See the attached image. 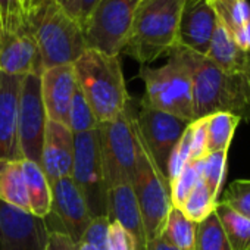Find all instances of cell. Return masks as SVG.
Segmentation results:
<instances>
[{
    "label": "cell",
    "instance_id": "6da1fadb",
    "mask_svg": "<svg viewBox=\"0 0 250 250\" xmlns=\"http://www.w3.org/2000/svg\"><path fill=\"white\" fill-rule=\"evenodd\" d=\"M183 50L191 71L194 121L224 112L250 124V71L225 72L206 56Z\"/></svg>",
    "mask_w": 250,
    "mask_h": 250
},
{
    "label": "cell",
    "instance_id": "7a4b0ae2",
    "mask_svg": "<svg viewBox=\"0 0 250 250\" xmlns=\"http://www.w3.org/2000/svg\"><path fill=\"white\" fill-rule=\"evenodd\" d=\"M74 71L78 90L99 124L112 121L130 103L119 56L87 49L75 61Z\"/></svg>",
    "mask_w": 250,
    "mask_h": 250
},
{
    "label": "cell",
    "instance_id": "3957f363",
    "mask_svg": "<svg viewBox=\"0 0 250 250\" xmlns=\"http://www.w3.org/2000/svg\"><path fill=\"white\" fill-rule=\"evenodd\" d=\"M184 0H143L122 53L147 66L178 46V22Z\"/></svg>",
    "mask_w": 250,
    "mask_h": 250
},
{
    "label": "cell",
    "instance_id": "277c9868",
    "mask_svg": "<svg viewBox=\"0 0 250 250\" xmlns=\"http://www.w3.org/2000/svg\"><path fill=\"white\" fill-rule=\"evenodd\" d=\"M27 33L40 52L44 69L74 65L87 50L83 24L65 12L55 0L27 17Z\"/></svg>",
    "mask_w": 250,
    "mask_h": 250
},
{
    "label": "cell",
    "instance_id": "5b68a950",
    "mask_svg": "<svg viewBox=\"0 0 250 250\" xmlns=\"http://www.w3.org/2000/svg\"><path fill=\"white\" fill-rule=\"evenodd\" d=\"M140 78L146 87L142 103L187 122L194 121L191 71L181 47L177 46L162 66H142Z\"/></svg>",
    "mask_w": 250,
    "mask_h": 250
},
{
    "label": "cell",
    "instance_id": "8992f818",
    "mask_svg": "<svg viewBox=\"0 0 250 250\" xmlns=\"http://www.w3.org/2000/svg\"><path fill=\"white\" fill-rule=\"evenodd\" d=\"M99 142L107 190L131 184L137 158V113L133 100L116 118L99 124Z\"/></svg>",
    "mask_w": 250,
    "mask_h": 250
},
{
    "label": "cell",
    "instance_id": "52a82bcc",
    "mask_svg": "<svg viewBox=\"0 0 250 250\" xmlns=\"http://www.w3.org/2000/svg\"><path fill=\"white\" fill-rule=\"evenodd\" d=\"M131 186L137 199L147 241L159 238L172 208L171 186L169 180L155 164L140 134L137 136V158Z\"/></svg>",
    "mask_w": 250,
    "mask_h": 250
},
{
    "label": "cell",
    "instance_id": "ba28073f",
    "mask_svg": "<svg viewBox=\"0 0 250 250\" xmlns=\"http://www.w3.org/2000/svg\"><path fill=\"white\" fill-rule=\"evenodd\" d=\"M143 0H99L83 21L87 49L119 56Z\"/></svg>",
    "mask_w": 250,
    "mask_h": 250
},
{
    "label": "cell",
    "instance_id": "9c48e42d",
    "mask_svg": "<svg viewBox=\"0 0 250 250\" xmlns=\"http://www.w3.org/2000/svg\"><path fill=\"white\" fill-rule=\"evenodd\" d=\"M74 142L75 153L71 178L83 194L91 216H107L109 190L100 155L99 130L75 134Z\"/></svg>",
    "mask_w": 250,
    "mask_h": 250
},
{
    "label": "cell",
    "instance_id": "30bf717a",
    "mask_svg": "<svg viewBox=\"0 0 250 250\" xmlns=\"http://www.w3.org/2000/svg\"><path fill=\"white\" fill-rule=\"evenodd\" d=\"M47 113L42 96V74L22 78L18 109V146L22 159L42 164Z\"/></svg>",
    "mask_w": 250,
    "mask_h": 250
},
{
    "label": "cell",
    "instance_id": "8fae6325",
    "mask_svg": "<svg viewBox=\"0 0 250 250\" xmlns=\"http://www.w3.org/2000/svg\"><path fill=\"white\" fill-rule=\"evenodd\" d=\"M188 125L190 122L178 116L153 109L140 102V110L137 113L139 134L155 164L167 178L171 153Z\"/></svg>",
    "mask_w": 250,
    "mask_h": 250
},
{
    "label": "cell",
    "instance_id": "7c38bea8",
    "mask_svg": "<svg viewBox=\"0 0 250 250\" xmlns=\"http://www.w3.org/2000/svg\"><path fill=\"white\" fill-rule=\"evenodd\" d=\"M50 184L52 206L50 213L44 218L47 228L55 224L59 225L56 231L68 234L75 243H78L93 219L88 206L77 188L71 177L58 178Z\"/></svg>",
    "mask_w": 250,
    "mask_h": 250
},
{
    "label": "cell",
    "instance_id": "4fadbf2b",
    "mask_svg": "<svg viewBox=\"0 0 250 250\" xmlns=\"http://www.w3.org/2000/svg\"><path fill=\"white\" fill-rule=\"evenodd\" d=\"M47 240L43 218L0 202V250H46Z\"/></svg>",
    "mask_w": 250,
    "mask_h": 250
},
{
    "label": "cell",
    "instance_id": "5bb4252c",
    "mask_svg": "<svg viewBox=\"0 0 250 250\" xmlns=\"http://www.w3.org/2000/svg\"><path fill=\"white\" fill-rule=\"evenodd\" d=\"M215 20L209 0H184L178 22V47L206 56Z\"/></svg>",
    "mask_w": 250,
    "mask_h": 250
},
{
    "label": "cell",
    "instance_id": "9a60e30c",
    "mask_svg": "<svg viewBox=\"0 0 250 250\" xmlns=\"http://www.w3.org/2000/svg\"><path fill=\"white\" fill-rule=\"evenodd\" d=\"M22 78L0 72V161L22 159L18 146V109Z\"/></svg>",
    "mask_w": 250,
    "mask_h": 250
},
{
    "label": "cell",
    "instance_id": "2e32d148",
    "mask_svg": "<svg viewBox=\"0 0 250 250\" xmlns=\"http://www.w3.org/2000/svg\"><path fill=\"white\" fill-rule=\"evenodd\" d=\"M44 71L40 52L27 31H6L0 28V72L25 77Z\"/></svg>",
    "mask_w": 250,
    "mask_h": 250
},
{
    "label": "cell",
    "instance_id": "e0dca14e",
    "mask_svg": "<svg viewBox=\"0 0 250 250\" xmlns=\"http://www.w3.org/2000/svg\"><path fill=\"white\" fill-rule=\"evenodd\" d=\"M75 142L72 131L63 124L47 119L40 167L49 183L72 175Z\"/></svg>",
    "mask_w": 250,
    "mask_h": 250
},
{
    "label": "cell",
    "instance_id": "ac0fdd59",
    "mask_svg": "<svg viewBox=\"0 0 250 250\" xmlns=\"http://www.w3.org/2000/svg\"><path fill=\"white\" fill-rule=\"evenodd\" d=\"M78 90L74 65H59L42 72V96L47 119L66 125L72 99Z\"/></svg>",
    "mask_w": 250,
    "mask_h": 250
},
{
    "label": "cell",
    "instance_id": "d6986e66",
    "mask_svg": "<svg viewBox=\"0 0 250 250\" xmlns=\"http://www.w3.org/2000/svg\"><path fill=\"white\" fill-rule=\"evenodd\" d=\"M107 218L110 222L121 224L134 237L136 250H147V237L131 184H119L109 190Z\"/></svg>",
    "mask_w": 250,
    "mask_h": 250
},
{
    "label": "cell",
    "instance_id": "ffe728a7",
    "mask_svg": "<svg viewBox=\"0 0 250 250\" xmlns=\"http://www.w3.org/2000/svg\"><path fill=\"white\" fill-rule=\"evenodd\" d=\"M206 58L225 72L250 71V53L243 52L235 44L229 28L219 17L215 20V28Z\"/></svg>",
    "mask_w": 250,
    "mask_h": 250
},
{
    "label": "cell",
    "instance_id": "44dd1931",
    "mask_svg": "<svg viewBox=\"0 0 250 250\" xmlns=\"http://www.w3.org/2000/svg\"><path fill=\"white\" fill-rule=\"evenodd\" d=\"M0 202L31 213L22 159L0 161Z\"/></svg>",
    "mask_w": 250,
    "mask_h": 250
},
{
    "label": "cell",
    "instance_id": "7402d4cb",
    "mask_svg": "<svg viewBox=\"0 0 250 250\" xmlns=\"http://www.w3.org/2000/svg\"><path fill=\"white\" fill-rule=\"evenodd\" d=\"M22 169L31 215L44 219L49 216L52 206V191L47 177L44 175L42 167L31 161L22 159Z\"/></svg>",
    "mask_w": 250,
    "mask_h": 250
},
{
    "label": "cell",
    "instance_id": "603a6c76",
    "mask_svg": "<svg viewBox=\"0 0 250 250\" xmlns=\"http://www.w3.org/2000/svg\"><path fill=\"white\" fill-rule=\"evenodd\" d=\"M215 213L231 250H250V218L243 216L218 200Z\"/></svg>",
    "mask_w": 250,
    "mask_h": 250
},
{
    "label": "cell",
    "instance_id": "cb8c5ba5",
    "mask_svg": "<svg viewBox=\"0 0 250 250\" xmlns=\"http://www.w3.org/2000/svg\"><path fill=\"white\" fill-rule=\"evenodd\" d=\"M241 121L231 113H213L206 116L208 153L228 152L234 133Z\"/></svg>",
    "mask_w": 250,
    "mask_h": 250
},
{
    "label": "cell",
    "instance_id": "d4e9b609",
    "mask_svg": "<svg viewBox=\"0 0 250 250\" xmlns=\"http://www.w3.org/2000/svg\"><path fill=\"white\" fill-rule=\"evenodd\" d=\"M196 227L197 224L188 219L181 209L171 208L165 227L162 229L161 238L167 243L178 247L180 250H193L194 237H196Z\"/></svg>",
    "mask_w": 250,
    "mask_h": 250
},
{
    "label": "cell",
    "instance_id": "484cf974",
    "mask_svg": "<svg viewBox=\"0 0 250 250\" xmlns=\"http://www.w3.org/2000/svg\"><path fill=\"white\" fill-rule=\"evenodd\" d=\"M193 250H231L215 212L197 224Z\"/></svg>",
    "mask_w": 250,
    "mask_h": 250
},
{
    "label": "cell",
    "instance_id": "4316f807",
    "mask_svg": "<svg viewBox=\"0 0 250 250\" xmlns=\"http://www.w3.org/2000/svg\"><path fill=\"white\" fill-rule=\"evenodd\" d=\"M216 203H218V199L213 197V194L200 180L180 209L188 219L199 224L203 219H206L212 212H215Z\"/></svg>",
    "mask_w": 250,
    "mask_h": 250
},
{
    "label": "cell",
    "instance_id": "83f0119b",
    "mask_svg": "<svg viewBox=\"0 0 250 250\" xmlns=\"http://www.w3.org/2000/svg\"><path fill=\"white\" fill-rule=\"evenodd\" d=\"M66 127L72 131V134H84L93 130H97L99 121L96 119L90 104L84 99L80 90H77L69 112H68V122Z\"/></svg>",
    "mask_w": 250,
    "mask_h": 250
},
{
    "label": "cell",
    "instance_id": "f1b7e54d",
    "mask_svg": "<svg viewBox=\"0 0 250 250\" xmlns=\"http://www.w3.org/2000/svg\"><path fill=\"white\" fill-rule=\"evenodd\" d=\"M202 180V164L200 161L188 162L184 169L169 183L171 186V202L174 208H181L188 194Z\"/></svg>",
    "mask_w": 250,
    "mask_h": 250
},
{
    "label": "cell",
    "instance_id": "f546056e",
    "mask_svg": "<svg viewBox=\"0 0 250 250\" xmlns=\"http://www.w3.org/2000/svg\"><path fill=\"white\" fill-rule=\"evenodd\" d=\"M227 158L228 152H213L208 153L202 164V181L209 188V191L219 200V191L227 172Z\"/></svg>",
    "mask_w": 250,
    "mask_h": 250
},
{
    "label": "cell",
    "instance_id": "4dcf8cb0",
    "mask_svg": "<svg viewBox=\"0 0 250 250\" xmlns=\"http://www.w3.org/2000/svg\"><path fill=\"white\" fill-rule=\"evenodd\" d=\"M215 15L219 17L229 31L250 22V3L247 0H209Z\"/></svg>",
    "mask_w": 250,
    "mask_h": 250
},
{
    "label": "cell",
    "instance_id": "1f68e13d",
    "mask_svg": "<svg viewBox=\"0 0 250 250\" xmlns=\"http://www.w3.org/2000/svg\"><path fill=\"white\" fill-rule=\"evenodd\" d=\"M237 213L250 218V180H235L219 199Z\"/></svg>",
    "mask_w": 250,
    "mask_h": 250
},
{
    "label": "cell",
    "instance_id": "d6a6232c",
    "mask_svg": "<svg viewBox=\"0 0 250 250\" xmlns=\"http://www.w3.org/2000/svg\"><path fill=\"white\" fill-rule=\"evenodd\" d=\"M0 28L6 31H27V15L21 0H0Z\"/></svg>",
    "mask_w": 250,
    "mask_h": 250
},
{
    "label": "cell",
    "instance_id": "836d02e7",
    "mask_svg": "<svg viewBox=\"0 0 250 250\" xmlns=\"http://www.w3.org/2000/svg\"><path fill=\"white\" fill-rule=\"evenodd\" d=\"M110 221L107 216H94L80 241L93 246L96 250H107V232ZM78 241V243H80Z\"/></svg>",
    "mask_w": 250,
    "mask_h": 250
},
{
    "label": "cell",
    "instance_id": "e575fe53",
    "mask_svg": "<svg viewBox=\"0 0 250 250\" xmlns=\"http://www.w3.org/2000/svg\"><path fill=\"white\" fill-rule=\"evenodd\" d=\"M188 162H191V156H190V131L187 127L183 137L180 139V142L174 147L171 158H169V162H168V180H169V183L184 169V167Z\"/></svg>",
    "mask_w": 250,
    "mask_h": 250
},
{
    "label": "cell",
    "instance_id": "d590c367",
    "mask_svg": "<svg viewBox=\"0 0 250 250\" xmlns=\"http://www.w3.org/2000/svg\"><path fill=\"white\" fill-rule=\"evenodd\" d=\"M190 131V156L191 161H200L208 155L206 118L196 119L188 125Z\"/></svg>",
    "mask_w": 250,
    "mask_h": 250
},
{
    "label": "cell",
    "instance_id": "8d00e7d4",
    "mask_svg": "<svg viewBox=\"0 0 250 250\" xmlns=\"http://www.w3.org/2000/svg\"><path fill=\"white\" fill-rule=\"evenodd\" d=\"M107 250H136L134 237L118 222H110L107 232Z\"/></svg>",
    "mask_w": 250,
    "mask_h": 250
},
{
    "label": "cell",
    "instance_id": "74e56055",
    "mask_svg": "<svg viewBox=\"0 0 250 250\" xmlns=\"http://www.w3.org/2000/svg\"><path fill=\"white\" fill-rule=\"evenodd\" d=\"M46 250H78V243H75L65 232L49 231V240H47Z\"/></svg>",
    "mask_w": 250,
    "mask_h": 250
},
{
    "label": "cell",
    "instance_id": "f35d334b",
    "mask_svg": "<svg viewBox=\"0 0 250 250\" xmlns=\"http://www.w3.org/2000/svg\"><path fill=\"white\" fill-rule=\"evenodd\" d=\"M235 44L246 53H250V22L231 31Z\"/></svg>",
    "mask_w": 250,
    "mask_h": 250
},
{
    "label": "cell",
    "instance_id": "ab89813d",
    "mask_svg": "<svg viewBox=\"0 0 250 250\" xmlns=\"http://www.w3.org/2000/svg\"><path fill=\"white\" fill-rule=\"evenodd\" d=\"M55 2L71 17L80 20V0H55Z\"/></svg>",
    "mask_w": 250,
    "mask_h": 250
},
{
    "label": "cell",
    "instance_id": "60d3db41",
    "mask_svg": "<svg viewBox=\"0 0 250 250\" xmlns=\"http://www.w3.org/2000/svg\"><path fill=\"white\" fill-rule=\"evenodd\" d=\"M147 250H180L178 247L167 243L164 238H155V240H150L147 241Z\"/></svg>",
    "mask_w": 250,
    "mask_h": 250
},
{
    "label": "cell",
    "instance_id": "b9f144b4",
    "mask_svg": "<svg viewBox=\"0 0 250 250\" xmlns=\"http://www.w3.org/2000/svg\"><path fill=\"white\" fill-rule=\"evenodd\" d=\"M50 2V0H21L22 3V8H24V12L25 15H31L33 12H36L40 6H43L44 3Z\"/></svg>",
    "mask_w": 250,
    "mask_h": 250
},
{
    "label": "cell",
    "instance_id": "7bdbcfd3",
    "mask_svg": "<svg viewBox=\"0 0 250 250\" xmlns=\"http://www.w3.org/2000/svg\"><path fill=\"white\" fill-rule=\"evenodd\" d=\"M97 2L99 0H80V22L81 24L93 11V8L97 5Z\"/></svg>",
    "mask_w": 250,
    "mask_h": 250
},
{
    "label": "cell",
    "instance_id": "ee69618b",
    "mask_svg": "<svg viewBox=\"0 0 250 250\" xmlns=\"http://www.w3.org/2000/svg\"><path fill=\"white\" fill-rule=\"evenodd\" d=\"M78 250H96V249L93 246H90V244H85V243L80 241L78 243Z\"/></svg>",
    "mask_w": 250,
    "mask_h": 250
}]
</instances>
